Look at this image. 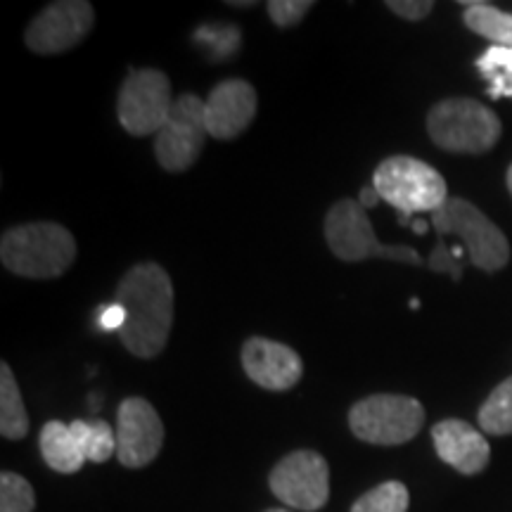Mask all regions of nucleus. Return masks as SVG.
Returning <instances> with one entry per match:
<instances>
[{"label":"nucleus","mask_w":512,"mask_h":512,"mask_svg":"<svg viewBox=\"0 0 512 512\" xmlns=\"http://www.w3.org/2000/svg\"><path fill=\"white\" fill-rule=\"evenodd\" d=\"M114 302L124 306L126 325L119 332L126 351L155 358L164 351L174 328V285L159 264L133 266L117 287Z\"/></svg>","instance_id":"obj_1"},{"label":"nucleus","mask_w":512,"mask_h":512,"mask_svg":"<svg viewBox=\"0 0 512 512\" xmlns=\"http://www.w3.org/2000/svg\"><path fill=\"white\" fill-rule=\"evenodd\" d=\"M76 259L74 235L60 223L36 221L5 230L0 240V261L22 278H60Z\"/></svg>","instance_id":"obj_2"},{"label":"nucleus","mask_w":512,"mask_h":512,"mask_svg":"<svg viewBox=\"0 0 512 512\" xmlns=\"http://www.w3.org/2000/svg\"><path fill=\"white\" fill-rule=\"evenodd\" d=\"M382 202L399 211L401 226H411L413 214H434L448 200L444 176L434 166L415 157H387L373 174Z\"/></svg>","instance_id":"obj_3"},{"label":"nucleus","mask_w":512,"mask_h":512,"mask_svg":"<svg viewBox=\"0 0 512 512\" xmlns=\"http://www.w3.org/2000/svg\"><path fill=\"white\" fill-rule=\"evenodd\" d=\"M501 119L491 107L472 98L441 100L427 114L434 145L458 155H484L501 138Z\"/></svg>","instance_id":"obj_4"},{"label":"nucleus","mask_w":512,"mask_h":512,"mask_svg":"<svg viewBox=\"0 0 512 512\" xmlns=\"http://www.w3.org/2000/svg\"><path fill=\"white\" fill-rule=\"evenodd\" d=\"M432 228L439 238L456 235L465 247L467 259L484 273H496L508 266L510 242L505 233L475 204L463 197H448L432 214Z\"/></svg>","instance_id":"obj_5"},{"label":"nucleus","mask_w":512,"mask_h":512,"mask_svg":"<svg viewBox=\"0 0 512 512\" xmlns=\"http://www.w3.org/2000/svg\"><path fill=\"white\" fill-rule=\"evenodd\" d=\"M325 242L337 259L358 264L368 259H389L401 264L422 266L425 261L411 247L394 245L387 247L377 240L373 226H370L368 211L358 200H339L328 209L325 216Z\"/></svg>","instance_id":"obj_6"},{"label":"nucleus","mask_w":512,"mask_h":512,"mask_svg":"<svg viewBox=\"0 0 512 512\" xmlns=\"http://www.w3.org/2000/svg\"><path fill=\"white\" fill-rule=\"evenodd\" d=\"M425 425V408L418 399L403 394H373L354 403L349 427L366 444L401 446Z\"/></svg>","instance_id":"obj_7"},{"label":"nucleus","mask_w":512,"mask_h":512,"mask_svg":"<svg viewBox=\"0 0 512 512\" xmlns=\"http://www.w3.org/2000/svg\"><path fill=\"white\" fill-rule=\"evenodd\" d=\"M174 102L169 76L159 69H133L119 91V124L131 136H152L162 131Z\"/></svg>","instance_id":"obj_8"},{"label":"nucleus","mask_w":512,"mask_h":512,"mask_svg":"<svg viewBox=\"0 0 512 512\" xmlns=\"http://www.w3.org/2000/svg\"><path fill=\"white\" fill-rule=\"evenodd\" d=\"M207 119L204 100L185 93L174 102L169 119L155 138V157L159 166L171 174L188 171L197 162L207 143Z\"/></svg>","instance_id":"obj_9"},{"label":"nucleus","mask_w":512,"mask_h":512,"mask_svg":"<svg viewBox=\"0 0 512 512\" xmlns=\"http://www.w3.org/2000/svg\"><path fill=\"white\" fill-rule=\"evenodd\" d=\"M275 498L294 510L316 512L330 498V467L320 453L294 451L271 470L268 477Z\"/></svg>","instance_id":"obj_10"},{"label":"nucleus","mask_w":512,"mask_h":512,"mask_svg":"<svg viewBox=\"0 0 512 512\" xmlns=\"http://www.w3.org/2000/svg\"><path fill=\"white\" fill-rule=\"evenodd\" d=\"M95 24V10L86 0H57L31 19L24 43L36 55H62L86 41Z\"/></svg>","instance_id":"obj_11"},{"label":"nucleus","mask_w":512,"mask_h":512,"mask_svg":"<svg viewBox=\"0 0 512 512\" xmlns=\"http://www.w3.org/2000/svg\"><path fill=\"white\" fill-rule=\"evenodd\" d=\"M164 444V425L155 406L140 396L121 401L117 413V458L124 467L140 470L159 456Z\"/></svg>","instance_id":"obj_12"},{"label":"nucleus","mask_w":512,"mask_h":512,"mask_svg":"<svg viewBox=\"0 0 512 512\" xmlns=\"http://www.w3.org/2000/svg\"><path fill=\"white\" fill-rule=\"evenodd\" d=\"M242 368L249 380L268 392H287L304 375L297 351L268 337H249L242 344Z\"/></svg>","instance_id":"obj_13"},{"label":"nucleus","mask_w":512,"mask_h":512,"mask_svg":"<svg viewBox=\"0 0 512 512\" xmlns=\"http://www.w3.org/2000/svg\"><path fill=\"white\" fill-rule=\"evenodd\" d=\"M256 117V91L245 79L221 81L204 100L207 131L216 140H233L245 133Z\"/></svg>","instance_id":"obj_14"},{"label":"nucleus","mask_w":512,"mask_h":512,"mask_svg":"<svg viewBox=\"0 0 512 512\" xmlns=\"http://www.w3.org/2000/svg\"><path fill=\"white\" fill-rule=\"evenodd\" d=\"M434 448L439 458L460 475H479L491 458V446L486 437L465 420L448 418L432 427Z\"/></svg>","instance_id":"obj_15"},{"label":"nucleus","mask_w":512,"mask_h":512,"mask_svg":"<svg viewBox=\"0 0 512 512\" xmlns=\"http://www.w3.org/2000/svg\"><path fill=\"white\" fill-rule=\"evenodd\" d=\"M41 453L48 467L60 475H74L86 465L79 441L72 434V427L60 420H50L41 430Z\"/></svg>","instance_id":"obj_16"},{"label":"nucleus","mask_w":512,"mask_h":512,"mask_svg":"<svg viewBox=\"0 0 512 512\" xmlns=\"http://www.w3.org/2000/svg\"><path fill=\"white\" fill-rule=\"evenodd\" d=\"M0 434L10 441L24 439L29 434L27 408L8 363H0Z\"/></svg>","instance_id":"obj_17"},{"label":"nucleus","mask_w":512,"mask_h":512,"mask_svg":"<svg viewBox=\"0 0 512 512\" xmlns=\"http://www.w3.org/2000/svg\"><path fill=\"white\" fill-rule=\"evenodd\" d=\"M463 8L467 29H472L494 46L512 48V12L498 10L489 3H463Z\"/></svg>","instance_id":"obj_18"},{"label":"nucleus","mask_w":512,"mask_h":512,"mask_svg":"<svg viewBox=\"0 0 512 512\" xmlns=\"http://www.w3.org/2000/svg\"><path fill=\"white\" fill-rule=\"evenodd\" d=\"M72 434L79 441L83 456L91 463H107L112 456H117V430H112L102 420H74Z\"/></svg>","instance_id":"obj_19"},{"label":"nucleus","mask_w":512,"mask_h":512,"mask_svg":"<svg viewBox=\"0 0 512 512\" xmlns=\"http://www.w3.org/2000/svg\"><path fill=\"white\" fill-rule=\"evenodd\" d=\"M477 72L489 83V98L512 100V48L491 46L477 60Z\"/></svg>","instance_id":"obj_20"},{"label":"nucleus","mask_w":512,"mask_h":512,"mask_svg":"<svg viewBox=\"0 0 512 512\" xmlns=\"http://www.w3.org/2000/svg\"><path fill=\"white\" fill-rule=\"evenodd\" d=\"M192 43L209 57L211 62H223L240 50L242 34L235 24H202L192 34Z\"/></svg>","instance_id":"obj_21"},{"label":"nucleus","mask_w":512,"mask_h":512,"mask_svg":"<svg viewBox=\"0 0 512 512\" xmlns=\"http://www.w3.org/2000/svg\"><path fill=\"white\" fill-rule=\"evenodd\" d=\"M479 427L494 437L512 434V375L498 384L479 408Z\"/></svg>","instance_id":"obj_22"},{"label":"nucleus","mask_w":512,"mask_h":512,"mask_svg":"<svg viewBox=\"0 0 512 512\" xmlns=\"http://www.w3.org/2000/svg\"><path fill=\"white\" fill-rule=\"evenodd\" d=\"M411 494L401 482H384L351 505V512H408Z\"/></svg>","instance_id":"obj_23"},{"label":"nucleus","mask_w":512,"mask_h":512,"mask_svg":"<svg viewBox=\"0 0 512 512\" xmlns=\"http://www.w3.org/2000/svg\"><path fill=\"white\" fill-rule=\"evenodd\" d=\"M34 486L17 472L5 470L0 475V512H34Z\"/></svg>","instance_id":"obj_24"},{"label":"nucleus","mask_w":512,"mask_h":512,"mask_svg":"<svg viewBox=\"0 0 512 512\" xmlns=\"http://www.w3.org/2000/svg\"><path fill=\"white\" fill-rule=\"evenodd\" d=\"M268 17L273 19L275 27L290 29L299 24L306 17V12L313 8L311 0H271L266 5Z\"/></svg>","instance_id":"obj_25"},{"label":"nucleus","mask_w":512,"mask_h":512,"mask_svg":"<svg viewBox=\"0 0 512 512\" xmlns=\"http://www.w3.org/2000/svg\"><path fill=\"white\" fill-rule=\"evenodd\" d=\"M427 266H430L432 271H437V273H448L453 280H460V273H463V264L453 259L451 249L446 247L444 238H441L439 245L434 247L430 261H427Z\"/></svg>","instance_id":"obj_26"},{"label":"nucleus","mask_w":512,"mask_h":512,"mask_svg":"<svg viewBox=\"0 0 512 512\" xmlns=\"http://www.w3.org/2000/svg\"><path fill=\"white\" fill-rule=\"evenodd\" d=\"M387 8L408 22H420L434 10L432 0H389Z\"/></svg>","instance_id":"obj_27"},{"label":"nucleus","mask_w":512,"mask_h":512,"mask_svg":"<svg viewBox=\"0 0 512 512\" xmlns=\"http://www.w3.org/2000/svg\"><path fill=\"white\" fill-rule=\"evenodd\" d=\"M126 325V311L121 304H110L100 311V328L102 330H124Z\"/></svg>","instance_id":"obj_28"},{"label":"nucleus","mask_w":512,"mask_h":512,"mask_svg":"<svg viewBox=\"0 0 512 512\" xmlns=\"http://www.w3.org/2000/svg\"><path fill=\"white\" fill-rule=\"evenodd\" d=\"M382 202V197H380V192L375 190V185L370 183V185H366V188H361V195H358V204H361L363 209H373V207H377V204Z\"/></svg>","instance_id":"obj_29"},{"label":"nucleus","mask_w":512,"mask_h":512,"mask_svg":"<svg viewBox=\"0 0 512 512\" xmlns=\"http://www.w3.org/2000/svg\"><path fill=\"white\" fill-rule=\"evenodd\" d=\"M411 228H413L415 233H418V235H425V233H427V228H430V223H427V221H422V219H413Z\"/></svg>","instance_id":"obj_30"},{"label":"nucleus","mask_w":512,"mask_h":512,"mask_svg":"<svg viewBox=\"0 0 512 512\" xmlns=\"http://www.w3.org/2000/svg\"><path fill=\"white\" fill-rule=\"evenodd\" d=\"M228 5H233V8H254V0H247V3H238V0H230Z\"/></svg>","instance_id":"obj_31"},{"label":"nucleus","mask_w":512,"mask_h":512,"mask_svg":"<svg viewBox=\"0 0 512 512\" xmlns=\"http://www.w3.org/2000/svg\"><path fill=\"white\" fill-rule=\"evenodd\" d=\"M451 254H453V259H456V261H463V247H460V245L451 247Z\"/></svg>","instance_id":"obj_32"},{"label":"nucleus","mask_w":512,"mask_h":512,"mask_svg":"<svg viewBox=\"0 0 512 512\" xmlns=\"http://www.w3.org/2000/svg\"><path fill=\"white\" fill-rule=\"evenodd\" d=\"M505 183H508V190H510V195H512V164H510V169H508V178H505Z\"/></svg>","instance_id":"obj_33"},{"label":"nucleus","mask_w":512,"mask_h":512,"mask_svg":"<svg viewBox=\"0 0 512 512\" xmlns=\"http://www.w3.org/2000/svg\"><path fill=\"white\" fill-rule=\"evenodd\" d=\"M266 512H292V510H285V508H271V510H266Z\"/></svg>","instance_id":"obj_34"}]
</instances>
